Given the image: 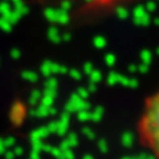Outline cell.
Returning <instances> with one entry per match:
<instances>
[{
  "mask_svg": "<svg viewBox=\"0 0 159 159\" xmlns=\"http://www.w3.org/2000/svg\"><path fill=\"white\" fill-rule=\"evenodd\" d=\"M134 23L137 24V25H142V27H146L148 25V24L151 23V19H150V15H148V12H146L143 16L138 17V19H134Z\"/></svg>",
  "mask_w": 159,
  "mask_h": 159,
  "instance_id": "277c9868",
  "label": "cell"
},
{
  "mask_svg": "<svg viewBox=\"0 0 159 159\" xmlns=\"http://www.w3.org/2000/svg\"><path fill=\"white\" fill-rule=\"evenodd\" d=\"M118 84L122 86H126L127 88V84H129V77L127 76H123V74H119L118 77Z\"/></svg>",
  "mask_w": 159,
  "mask_h": 159,
  "instance_id": "d4e9b609",
  "label": "cell"
},
{
  "mask_svg": "<svg viewBox=\"0 0 159 159\" xmlns=\"http://www.w3.org/2000/svg\"><path fill=\"white\" fill-rule=\"evenodd\" d=\"M69 72V69L66 68V66H61L60 65V68H58V73H64V74H66Z\"/></svg>",
  "mask_w": 159,
  "mask_h": 159,
  "instance_id": "f35d334b",
  "label": "cell"
},
{
  "mask_svg": "<svg viewBox=\"0 0 159 159\" xmlns=\"http://www.w3.org/2000/svg\"><path fill=\"white\" fill-rule=\"evenodd\" d=\"M70 7H72V4H70V2H68V0L62 2V4H61V9H64V11H69Z\"/></svg>",
  "mask_w": 159,
  "mask_h": 159,
  "instance_id": "d6a6232c",
  "label": "cell"
},
{
  "mask_svg": "<svg viewBox=\"0 0 159 159\" xmlns=\"http://www.w3.org/2000/svg\"><path fill=\"white\" fill-rule=\"evenodd\" d=\"M65 139H66V142L69 143L70 148L78 146V137H77V134H74V133H73V134H69L68 138H65Z\"/></svg>",
  "mask_w": 159,
  "mask_h": 159,
  "instance_id": "7c38bea8",
  "label": "cell"
},
{
  "mask_svg": "<svg viewBox=\"0 0 159 159\" xmlns=\"http://www.w3.org/2000/svg\"><path fill=\"white\" fill-rule=\"evenodd\" d=\"M105 62H106V65H109V66H114L116 65V62H117V57L114 56L113 53H106L105 54Z\"/></svg>",
  "mask_w": 159,
  "mask_h": 159,
  "instance_id": "5bb4252c",
  "label": "cell"
},
{
  "mask_svg": "<svg viewBox=\"0 0 159 159\" xmlns=\"http://www.w3.org/2000/svg\"><path fill=\"white\" fill-rule=\"evenodd\" d=\"M85 2H88V3H93V2H96V0H85Z\"/></svg>",
  "mask_w": 159,
  "mask_h": 159,
  "instance_id": "f6af8a7d",
  "label": "cell"
},
{
  "mask_svg": "<svg viewBox=\"0 0 159 159\" xmlns=\"http://www.w3.org/2000/svg\"><path fill=\"white\" fill-rule=\"evenodd\" d=\"M121 142H122V145L125 146V147H131L133 146V143H134V134L130 133V131H126V133H123L122 134V138H121Z\"/></svg>",
  "mask_w": 159,
  "mask_h": 159,
  "instance_id": "7a4b0ae2",
  "label": "cell"
},
{
  "mask_svg": "<svg viewBox=\"0 0 159 159\" xmlns=\"http://www.w3.org/2000/svg\"><path fill=\"white\" fill-rule=\"evenodd\" d=\"M58 68H60V65H58V64H54V62H51V70H52V73H53V74H56V73H58Z\"/></svg>",
  "mask_w": 159,
  "mask_h": 159,
  "instance_id": "d590c367",
  "label": "cell"
},
{
  "mask_svg": "<svg viewBox=\"0 0 159 159\" xmlns=\"http://www.w3.org/2000/svg\"><path fill=\"white\" fill-rule=\"evenodd\" d=\"M56 127H57V122H52V123H49V126L47 129H48L49 133H52V131L56 133Z\"/></svg>",
  "mask_w": 159,
  "mask_h": 159,
  "instance_id": "8d00e7d4",
  "label": "cell"
},
{
  "mask_svg": "<svg viewBox=\"0 0 159 159\" xmlns=\"http://www.w3.org/2000/svg\"><path fill=\"white\" fill-rule=\"evenodd\" d=\"M65 111L69 113V114H72L74 111H77V107H76V103H74L72 99H69V102L66 103V106H65Z\"/></svg>",
  "mask_w": 159,
  "mask_h": 159,
  "instance_id": "44dd1931",
  "label": "cell"
},
{
  "mask_svg": "<svg viewBox=\"0 0 159 159\" xmlns=\"http://www.w3.org/2000/svg\"><path fill=\"white\" fill-rule=\"evenodd\" d=\"M68 73L70 74V77H72V78L77 80V81H78V80H81V78H82V74L80 73V72L77 70V69H72V70H69Z\"/></svg>",
  "mask_w": 159,
  "mask_h": 159,
  "instance_id": "cb8c5ba5",
  "label": "cell"
},
{
  "mask_svg": "<svg viewBox=\"0 0 159 159\" xmlns=\"http://www.w3.org/2000/svg\"><path fill=\"white\" fill-rule=\"evenodd\" d=\"M47 86H48V89H56V88H57V80H56V78L48 80Z\"/></svg>",
  "mask_w": 159,
  "mask_h": 159,
  "instance_id": "4dcf8cb0",
  "label": "cell"
},
{
  "mask_svg": "<svg viewBox=\"0 0 159 159\" xmlns=\"http://www.w3.org/2000/svg\"><path fill=\"white\" fill-rule=\"evenodd\" d=\"M77 118H78V121H81V122L90 121V111L89 110H80V111H77Z\"/></svg>",
  "mask_w": 159,
  "mask_h": 159,
  "instance_id": "30bf717a",
  "label": "cell"
},
{
  "mask_svg": "<svg viewBox=\"0 0 159 159\" xmlns=\"http://www.w3.org/2000/svg\"><path fill=\"white\" fill-rule=\"evenodd\" d=\"M76 93L78 94V97H80V98H82V99H88L89 96H90V93L88 92V89H86V88H84V86L78 88Z\"/></svg>",
  "mask_w": 159,
  "mask_h": 159,
  "instance_id": "2e32d148",
  "label": "cell"
},
{
  "mask_svg": "<svg viewBox=\"0 0 159 159\" xmlns=\"http://www.w3.org/2000/svg\"><path fill=\"white\" fill-rule=\"evenodd\" d=\"M154 23H155V25H159V17H157L155 20H154Z\"/></svg>",
  "mask_w": 159,
  "mask_h": 159,
  "instance_id": "7bdbcfd3",
  "label": "cell"
},
{
  "mask_svg": "<svg viewBox=\"0 0 159 159\" xmlns=\"http://www.w3.org/2000/svg\"><path fill=\"white\" fill-rule=\"evenodd\" d=\"M93 45L98 48V49H102L107 45V40L103 37V36H96L93 39Z\"/></svg>",
  "mask_w": 159,
  "mask_h": 159,
  "instance_id": "8992f818",
  "label": "cell"
},
{
  "mask_svg": "<svg viewBox=\"0 0 159 159\" xmlns=\"http://www.w3.org/2000/svg\"><path fill=\"white\" fill-rule=\"evenodd\" d=\"M118 77H119V73H117V72H110V73H109V76H107V84H109L110 86L117 85V84H118Z\"/></svg>",
  "mask_w": 159,
  "mask_h": 159,
  "instance_id": "8fae6325",
  "label": "cell"
},
{
  "mask_svg": "<svg viewBox=\"0 0 159 159\" xmlns=\"http://www.w3.org/2000/svg\"><path fill=\"white\" fill-rule=\"evenodd\" d=\"M62 154H64V159H76V155H74V152L70 150V148L64 150Z\"/></svg>",
  "mask_w": 159,
  "mask_h": 159,
  "instance_id": "83f0119b",
  "label": "cell"
},
{
  "mask_svg": "<svg viewBox=\"0 0 159 159\" xmlns=\"http://www.w3.org/2000/svg\"><path fill=\"white\" fill-rule=\"evenodd\" d=\"M82 134H84V135H85L88 139H90V141L96 139V133H94L90 127H84V129H82Z\"/></svg>",
  "mask_w": 159,
  "mask_h": 159,
  "instance_id": "ac0fdd59",
  "label": "cell"
},
{
  "mask_svg": "<svg viewBox=\"0 0 159 159\" xmlns=\"http://www.w3.org/2000/svg\"><path fill=\"white\" fill-rule=\"evenodd\" d=\"M147 11L145 9V7L143 6H138V7H135L134 8V19H138V17H141V16H143V15H145Z\"/></svg>",
  "mask_w": 159,
  "mask_h": 159,
  "instance_id": "e0dca14e",
  "label": "cell"
},
{
  "mask_svg": "<svg viewBox=\"0 0 159 159\" xmlns=\"http://www.w3.org/2000/svg\"><path fill=\"white\" fill-rule=\"evenodd\" d=\"M49 39H51L53 43H60L61 41V37L58 36V31L56 28H52L51 31H49Z\"/></svg>",
  "mask_w": 159,
  "mask_h": 159,
  "instance_id": "9a60e30c",
  "label": "cell"
},
{
  "mask_svg": "<svg viewBox=\"0 0 159 159\" xmlns=\"http://www.w3.org/2000/svg\"><path fill=\"white\" fill-rule=\"evenodd\" d=\"M127 69H129V72H130L131 74H134V73L138 72V65H135V64H130Z\"/></svg>",
  "mask_w": 159,
  "mask_h": 159,
  "instance_id": "e575fe53",
  "label": "cell"
},
{
  "mask_svg": "<svg viewBox=\"0 0 159 159\" xmlns=\"http://www.w3.org/2000/svg\"><path fill=\"white\" fill-rule=\"evenodd\" d=\"M89 77H90V81L92 82L98 84L102 80V73H101V70H98V69H93L92 73L89 74Z\"/></svg>",
  "mask_w": 159,
  "mask_h": 159,
  "instance_id": "9c48e42d",
  "label": "cell"
},
{
  "mask_svg": "<svg viewBox=\"0 0 159 159\" xmlns=\"http://www.w3.org/2000/svg\"><path fill=\"white\" fill-rule=\"evenodd\" d=\"M25 77L29 78V80H33V81H36V80H37V76H36L34 73H27V74H25Z\"/></svg>",
  "mask_w": 159,
  "mask_h": 159,
  "instance_id": "74e56055",
  "label": "cell"
},
{
  "mask_svg": "<svg viewBox=\"0 0 159 159\" xmlns=\"http://www.w3.org/2000/svg\"><path fill=\"white\" fill-rule=\"evenodd\" d=\"M141 61L143 64L150 65L151 61H152V53L150 51H147V49H143V51L141 52Z\"/></svg>",
  "mask_w": 159,
  "mask_h": 159,
  "instance_id": "ba28073f",
  "label": "cell"
},
{
  "mask_svg": "<svg viewBox=\"0 0 159 159\" xmlns=\"http://www.w3.org/2000/svg\"><path fill=\"white\" fill-rule=\"evenodd\" d=\"M157 54H158V56H159V48H157Z\"/></svg>",
  "mask_w": 159,
  "mask_h": 159,
  "instance_id": "bcb514c9",
  "label": "cell"
},
{
  "mask_svg": "<svg viewBox=\"0 0 159 159\" xmlns=\"http://www.w3.org/2000/svg\"><path fill=\"white\" fill-rule=\"evenodd\" d=\"M98 148L101 152H107L109 151V145L106 142V139H99L98 141Z\"/></svg>",
  "mask_w": 159,
  "mask_h": 159,
  "instance_id": "ffe728a7",
  "label": "cell"
},
{
  "mask_svg": "<svg viewBox=\"0 0 159 159\" xmlns=\"http://www.w3.org/2000/svg\"><path fill=\"white\" fill-rule=\"evenodd\" d=\"M155 8H157V4L154 2H147L146 6H145V9L147 12H154V11H155Z\"/></svg>",
  "mask_w": 159,
  "mask_h": 159,
  "instance_id": "f1b7e54d",
  "label": "cell"
},
{
  "mask_svg": "<svg viewBox=\"0 0 159 159\" xmlns=\"http://www.w3.org/2000/svg\"><path fill=\"white\" fill-rule=\"evenodd\" d=\"M102 117H103V107L102 106H97L90 113V121L98 122V121H101V119H102Z\"/></svg>",
  "mask_w": 159,
  "mask_h": 159,
  "instance_id": "3957f363",
  "label": "cell"
},
{
  "mask_svg": "<svg viewBox=\"0 0 159 159\" xmlns=\"http://www.w3.org/2000/svg\"><path fill=\"white\" fill-rule=\"evenodd\" d=\"M61 40H64V41H69V40H70V33H64L62 34V37H61Z\"/></svg>",
  "mask_w": 159,
  "mask_h": 159,
  "instance_id": "ab89813d",
  "label": "cell"
},
{
  "mask_svg": "<svg viewBox=\"0 0 159 159\" xmlns=\"http://www.w3.org/2000/svg\"><path fill=\"white\" fill-rule=\"evenodd\" d=\"M68 127H69V122H64V121H60L57 122V127H56V133L58 135L64 137L65 134L68 133Z\"/></svg>",
  "mask_w": 159,
  "mask_h": 159,
  "instance_id": "5b68a950",
  "label": "cell"
},
{
  "mask_svg": "<svg viewBox=\"0 0 159 159\" xmlns=\"http://www.w3.org/2000/svg\"><path fill=\"white\" fill-rule=\"evenodd\" d=\"M93 69H94V68H93V64H92V62H85V64H84V66H82V70H84V73L88 74V76L92 73Z\"/></svg>",
  "mask_w": 159,
  "mask_h": 159,
  "instance_id": "603a6c76",
  "label": "cell"
},
{
  "mask_svg": "<svg viewBox=\"0 0 159 159\" xmlns=\"http://www.w3.org/2000/svg\"><path fill=\"white\" fill-rule=\"evenodd\" d=\"M68 21H69L68 11L58 9V11H57V23H60V24H68Z\"/></svg>",
  "mask_w": 159,
  "mask_h": 159,
  "instance_id": "52a82bcc",
  "label": "cell"
},
{
  "mask_svg": "<svg viewBox=\"0 0 159 159\" xmlns=\"http://www.w3.org/2000/svg\"><path fill=\"white\" fill-rule=\"evenodd\" d=\"M143 131L157 154H159V94L150 102L143 118Z\"/></svg>",
  "mask_w": 159,
  "mask_h": 159,
  "instance_id": "6da1fadb",
  "label": "cell"
},
{
  "mask_svg": "<svg viewBox=\"0 0 159 159\" xmlns=\"http://www.w3.org/2000/svg\"><path fill=\"white\" fill-rule=\"evenodd\" d=\"M148 69H150V65H147V64H139L138 65V72L141 74H146L148 72Z\"/></svg>",
  "mask_w": 159,
  "mask_h": 159,
  "instance_id": "4316f807",
  "label": "cell"
},
{
  "mask_svg": "<svg viewBox=\"0 0 159 159\" xmlns=\"http://www.w3.org/2000/svg\"><path fill=\"white\" fill-rule=\"evenodd\" d=\"M139 86V81L137 78H129V84H127V88H133L135 89Z\"/></svg>",
  "mask_w": 159,
  "mask_h": 159,
  "instance_id": "f546056e",
  "label": "cell"
},
{
  "mask_svg": "<svg viewBox=\"0 0 159 159\" xmlns=\"http://www.w3.org/2000/svg\"><path fill=\"white\" fill-rule=\"evenodd\" d=\"M45 16L49 21H57V11L56 9H48L45 12Z\"/></svg>",
  "mask_w": 159,
  "mask_h": 159,
  "instance_id": "d6986e66",
  "label": "cell"
},
{
  "mask_svg": "<svg viewBox=\"0 0 159 159\" xmlns=\"http://www.w3.org/2000/svg\"><path fill=\"white\" fill-rule=\"evenodd\" d=\"M82 159H94V157L93 155H90V154H86V155H84V158Z\"/></svg>",
  "mask_w": 159,
  "mask_h": 159,
  "instance_id": "b9f144b4",
  "label": "cell"
},
{
  "mask_svg": "<svg viewBox=\"0 0 159 159\" xmlns=\"http://www.w3.org/2000/svg\"><path fill=\"white\" fill-rule=\"evenodd\" d=\"M116 13H117L118 19H121V20H126L129 17V11L125 7H117Z\"/></svg>",
  "mask_w": 159,
  "mask_h": 159,
  "instance_id": "4fadbf2b",
  "label": "cell"
},
{
  "mask_svg": "<svg viewBox=\"0 0 159 159\" xmlns=\"http://www.w3.org/2000/svg\"><path fill=\"white\" fill-rule=\"evenodd\" d=\"M58 148H60V150H62V151H64V150H68V148H70V146H69V143L66 142V139H64V141L61 142V145H60V147H58Z\"/></svg>",
  "mask_w": 159,
  "mask_h": 159,
  "instance_id": "836d02e7",
  "label": "cell"
},
{
  "mask_svg": "<svg viewBox=\"0 0 159 159\" xmlns=\"http://www.w3.org/2000/svg\"><path fill=\"white\" fill-rule=\"evenodd\" d=\"M122 159H133V158H131V157H123Z\"/></svg>",
  "mask_w": 159,
  "mask_h": 159,
  "instance_id": "ee69618b",
  "label": "cell"
},
{
  "mask_svg": "<svg viewBox=\"0 0 159 159\" xmlns=\"http://www.w3.org/2000/svg\"><path fill=\"white\" fill-rule=\"evenodd\" d=\"M86 89H88V92L89 93H94V92H97V84H94V82H89V85L86 86Z\"/></svg>",
  "mask_w": 159,
  "mask_h": 159,
  "instance_id": "1f68e13d",
  "label": "cell"
},
{
  "mask_svg": "<svg viewBox=\"0 0 159 159\" xmlns=\"http://www.w3.org/2000/svg\"><path fill=\"white\" fill-rule=\"evenodd\" d=\"M142 159H155V157H154V155H151V154H145V157H143Z\"/></svg>",
  "mask_w": 159,
  "mask_h": 159,
  "instance_id": "60d3db41",
  "label": "cell"
},
{
  "mask_svg": "<svg viewBox=\"0 0 159 159\" xmlns=\"http://www.w3.org/2000/svg\"><path fill=\"white\" fill-rule=\"evenodd\" d=\"M53 101H54V97L45 94V97H44V99H43V105L47 106V107H51L53 105Z\"/></svg>",
  "mask_w": 159,
  "mask_h": 159,
  "instance_id": "7402d4cb",
  "label": "cell"
},
{
  "mask_svg": "<svg viewBox=\"0 0 159 159\" xmlns=\"http://www.w3.org/2000/svg\"><path fill=\"white\" fill-rule=\"evenodd\" d=\"M41 70H43V73L45 74V76H49V74H52V70H51V62H45V64H43Z\"/></svg>",
  "mask_w": 159,
  "mask_h": 159,
  "instance_id": "484cf974",
  "label": "cell"
}]
</instances>
